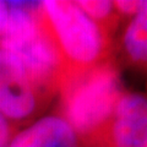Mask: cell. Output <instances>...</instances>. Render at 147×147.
<instances>
[{"label": "cell", "instance_id": "cell-1", "mask_svg": "<svg viewBox=\"0 0 147 147\" xmlns=\"http://www.w3.org/2000/svg\"><path fill=\"white\" fill-rule=\"evenodd\" d=\"M125 93L115 65L108 60L67 81L60 90V112L82 147H91L107 131Z\"/></svg>", "mask_w": 147, "mask_h": 147}, {"label": "cell", "instance_id": "cell-2", "mask_svg": "<svg viewBox=\"0 0 147 147\" xmlns=\"http://www.w3.org/2000/svg\"><path fill=\"white\" fill-rule=\"evenodd\" d=\"M42 15L61 58L65 84L110 60V38L75 1H42Z\"/></svg>", "mask_w": 147, "mask_h": 147}, {"label": "cell", "instance_id": "cell-8", "mask_svg": "<svg viewBox=\"0 0 147 147\" xmlns=\"http://www.w3.org/2000/svg\"><path fill=\"white\" fill-rule=\"evenodd\" d=\"M114 9L119 15L125 16H135L140 11L142 6V1H134V0H120V1H113Z\"/></svg>", "mask_w": 147, "mask_h": 147}, {"label": "cell", "instance_id": "cell-9", "mask_svg": "<svg viewBox=\"0 0 147 147\" xmlns=\"http://www.w3.org/2000/svg\"><path fill=\"white\" fill-rule=\"evenodd\" d=\"M15 126L11 125V123L0 113V147H7L10 141L13 137Z\"/></svg>", "mask_w": 147, "mask_h": 147}, {"label": "cell", "instance_id": "cell-10", "mask_svg": "<svg viewBox=\"0 0 147 147\" xmlns=\"http://www.w3.org/2000/svg\"><path fill=\"white\" fill-rule=\"evenodd\" d=\"M6 16H7V3L0 1V36H1L4 27H5Z\"/></svg>", "mask_w": 147, "mask_h": 147}, {"label": "cell", "instance_id": "cell-5", "mask_svg": "<svg viewBox=\"0 0 147 147\" xmlns=\"http://www.w3.org/2000/svg\"><path fill=\"white\" fill-rule=\"evenodd\" d=\"M7 147H80V144L65 119L49 115L15 134Z\"/></svg>", "mask_w": 147, "mask_h": 147}, {"label": "cell", "instance_id": "cell-7", "mask_svg": "<svg viewBox=\"0 0 147 147\" xmlns=\"http://www.w3.org/2000/svg\"><path fill=\"white\" fill-rule=\"evenodd\" d=\"M75 3L110 38L112 32L117 27L119 20V13L114 9L113 1H99V0H88V1H86V0H81V1Z\"/></svg>", "mask_w": 147, "mask_h": 147}, {"label": "cell", "instance_id": "cell-4", "mask_svg": "<svg viewBox=\"0 0 147 147\" xmlns=\"http://www.w3.org/2000/svg\"><path fill=\"white\" fill-rule=\"evenodd\" d=\"M91 147H147V97L124 93L107 131Z\"/></svg>", "mask_w": 147, "mask_h": 147}, {"label": "cell", "instance_id": "cell-3", "mask_svg": "<svg viewBox=\"0 0 147 147\" xmlns=\"http://www.w3.org/2000/svg\"><path fill=\"white\" fill-rule=\"evenodd\" d=\"M44 100L20 59L0 48V113L16 127L28 121Z\"/></svg>", "mask_w": 147, "mask_h": 147}, {"label": "cell", "instance_id": "cell-6", "mask_svg": "<svg viewBox=\"0 0 147 147\" xmlns=\"http://www.w3.org/2000/svg\"><path fill=\"white\" fill-rule=\"evenodd\" d=\"M121 43L129 61L140 67H147V1H142L140 11L131 17Z\"/></svg>", "mask_w": 147, "mask_h": 147}]
</instances>
